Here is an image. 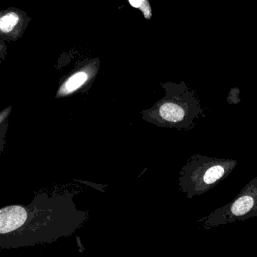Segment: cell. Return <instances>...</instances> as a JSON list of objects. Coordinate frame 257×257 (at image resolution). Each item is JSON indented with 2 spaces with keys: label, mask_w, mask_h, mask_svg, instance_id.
<instances>
[{
  "label": "cell",
  "mask_w": 257,
  "mask_h": 257,
  "mask_svg": "<svg viewBox=\"0 0 257 257\" xmlns=\"http://www.w3.org/2000/svg\"><path fill=\"white\" fill-rule=\"evenodd\" d=\"M165 89V97L147 116L150 122L161 127L189 131L196 126L198 119L206 116L196 93L184 82L167 84Z\"/></svg>",
  "instance_id": "obj_1"
},
{
  "label": "cell",
  "mask_w": 257,
  "mask_h": 257,
  "mask_svg": "<svg viewBox=\"0 0 257 257\" xmlns=\"http://www.w3.org/2000/svg\"><path fill=\"white\" fill-rule=\"evenodd\" d=\"M237 165L235 159L193 155L180 171V190L189 199L200 196L227 178Z\"/></svg>",
  "instance_id": "obj_2"
},
{
  "label": "cell",
  "mask_w": 257,
  "mask_h": 257,
  "mask_svg": "<svg viewBox=\"0 0 257 257\" xmlns=\"http://www.w3.org/2000/svg\"><path fill=\"white\" fill-rule=\"evenodd\" d=\"M255 216H257V177L246 184L233 201L200 219L198 223L208 230Z\"/></svg>",
  "instance_id": "obj_3"
},
{
  "label": "cell",
  "mask_w": 257,
  "mask_h": 257,
  "mask_svg": "<svg viewBox=\"0 0 257 257\" xmlns=\"http://www.w3.org/2000/svg\"><path fill=\"white\" fill-rule=\"evenodd\" d=\"M87 80H88V74L86 71H80L74 73L70 77L68 78L66 82L62 85L58 91V96L62 97L72 94L79 89V87H81Z\"/></svg>",
  "instance_id": "obj_4"
},
{
  "label": "cell",
  "mask_w": 257,
  "mask_h": 257,
  "mask_svg": "<svg viewBox=\"0 0 257 257\" xmlns=\"http://www.w3.org/2000/svg\"><path fill=\"white\" fill-rule=\"evenodd\" d=\"M20 18L15 12H9L2 15L0 19V29L2 33H11L19 23Z\"/></svg>",
  "instance_id": "obj_5"
},
{
  "label": "cell",
  "mask_w": 257,
  "mask_h": 257,
  "mask_svg": "<svg viewBox=\"0 0 257 257\" xmlns=\"http://www.w3.org/2000/svg\"><path fill=\"white\" fill-rule=\"evenodd\" d=\"M128 2L132 7L140 8L141 12L144 13L146 19H151L152 10H151V8H150L148 0H128Z\"/></svg>",
  "instance_id": "obj_6"
},
{
  "label": "cell",
  "mask_w": 257,
  "mask_h": 257,
  "mask_svg": "<svg viewBox=\"0 0 257 257\" xmlns=\"http://www.w3.org/2000/svg\"><path fill=\"white\" fill-rule=\"evenodd\" d=\"M228 102L230 104H238L240 102V98H239V92L236 94V95H233L231 92L229 94V97L227 99Z\"/></svg>",
  "instance_id": "obj_7"
}]
</instances>
